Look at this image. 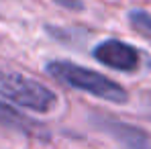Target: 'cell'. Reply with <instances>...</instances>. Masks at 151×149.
Here are the masks:
<instances>
[{"instance_id":"obj_4","label":"cell","mask_w":151,"mask_h":149,"mask_svg":"<svg viewBox=\"0 0 151 149\" xmlns=\"http://www.w3.org/2000/svg\"><path fill=\"white\" fill-rule=\"evenodd\" d=\"M92 121L98 129L108 133L123 149H151V135L135 125L108 114H92Z\"/></svg>"},{"instance_id":"obj_3","label":"cell","mask_w":151,"mask_h":149,"mask_svg":"<svg viewBox=\"0 0 151 149\" xmlns=\"http://www.w3.org/2000/svg\"><path fill=\"white\" fill-rule=\"evenodd\" d=\"M92 55L102 66H106L110 70H116V72H123V74L139 72L141 66H143V51L137 49L131 43L121 41V39H104V41H100L92 49Z\"/></svg>"},{"instance_id":"obj_5","label":"cell","mask_w":151,"mask_h":149,"mask_svg":"<svg viewBox=\"0 0 151 149\" xmlns=\"http://www.w3.org/2000/svg\"><path fill=\"white\" fill-rule=\"evenodd\" d=\"M0 127L19 131V133L29 135V137H39V139L49 137V133H47V129L43 125L35 123L33 119H29L27 114H23L19 108H14L12 104H6L2 100H0Z\"/></svg>"},{"instance_id":"obj_1","label":"cell","mask_w":151,"mask_h":149,"mask_svg":"<svg viewBox=\"0 0 151 149\" xmlns=\"http://www.w3.org/2000/svg\"><path fill=\"white\" fill-rule=\"evenodd\" d=\"M45 72L57 80L63 86H70L74 90L86 92L90 96L102 98L112 104H127L129 102V92L125 86H121L119 82H114L112 78L94 72L90 68H84L74 61H65V59H55L45 63Z\"/></svg>"},{"instance_id":"obj_6","label":"cell","mask_w":151,"mask_h":149,"mask_svg":"<svg viewBox=\"0 0 151 149\" xmlns=\"http://www.w3.org/2000/svg\"><path fill=\"white\" fill-rule=\"evenodd\" d=\"M129 25L133 27L137 33L151 37V12L147 10H141V8H135L129 12Z\"/></svg>"},{"instance_id":"obj_2","label":"cell","mask_w":151,"mask_h":149,"mask_svg":"<svg viewBox=\"0 0 151 149\" xmlns=\"http://www.w3.org/2000/svg\"><path fill=\"white\" fill-rule=\"evenodd\" d=\"M0 96L35 112H49L57 104V94L45 84L25 74L0 68Z\"/></svg>"},{"instance_id":"obj_7","label":"cell","mask_w":151,"mask_h":149,"mask_svg":"<svg viewBox=\"0 0 151 149\" xmlns=\"http://www.w3.org/2000/svg\"><path fill=\"white\" fill-rule=\"evenodd\" d=\"M139 110H141V112L151 121V90H149V92H145V94L141 96V100H139Z\"/></svg>"},{"instance_id":"obj_8","label":"cell","mask_w":151,"mask_h":149,"mask_svg":"<svg viewBox=\"0 0 151 149\" xmlns=\"http://www.w3.org/2000/svg\"><path fill=\"white\" fill-rule=\"evenodd\" d=\"M57 4H61L63 8H72V10H80L84 4H82V0H55Z\"/></svg>"}]
</instances>
